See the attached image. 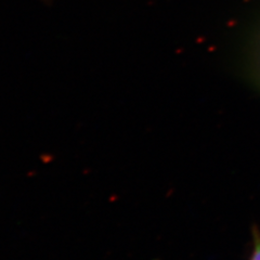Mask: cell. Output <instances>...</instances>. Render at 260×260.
Returning a JSON list of instances; mask_svg holds the SVG:
<instances>
[{
  "instance_id": "6da1fadb",
  "label": "cell",
  "mask_w": 260,
  "mask_h": 260,
  "mask_svg": "<svg viewBox=\"0 0 260 260\" xmlns=\"http://www.w3.org/2000/svg\"><path fill=\"white\" fill-rule=\"evenodd\" d=\"M249 260H260V229L257 226L253 228V245Z\"/></svg>"
}]
</instances>
